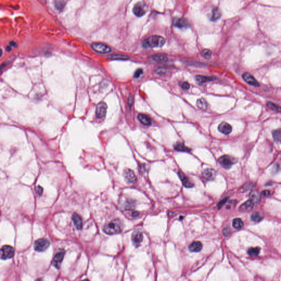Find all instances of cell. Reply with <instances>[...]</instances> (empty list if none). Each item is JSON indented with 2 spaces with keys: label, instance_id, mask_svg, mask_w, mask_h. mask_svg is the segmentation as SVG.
Listing matches in <instances>:
<instances>
[{
  "label": "cell",
  "instance_id": "obj_1",
  "mask_svg": "<svg viewBox=\"0 0 281 281\" xmlns=\"http://www.w3.org/2000/svg\"><path fill=\"white\" fill-rule=\"evenodd\" d=\"M122 225L121 221L118 219L112 220L110 223L104 226L103 231L109 235L117 234L122 232Z\"/></svg>",
  "mask_w": 281,
  "mask_h": 281
},
{
  "label": "cell",
  "instance_id": "obj_2",
  "mask_svg": "<svg viewBox=\"0 0 281 281\" xmlns=\"http://www.w3.org/2000/svg\"><path fill=\"white\" fill-rule=\"evenodd\" d=\"M165 43L164 38L160 36L153 35L143 41L142 45L145 48L161 47Z\"/></svg>",
  "mask_w": 281,
  "mask_h": 281
},
{
  "label": "cell",
  "instance_id": "obj_3",
  "mask_svg": "<svg viewBox=\"0 0 281 281\" xmlns=\"http://www.w3.org/2000/svg\"><path fill=\"white\" fill-rule=\"evenodd\" d=\"M14 250L10 245H4L0 249V259L7 260L13 257Z\"/></svg>",
  "mask_w": 281,
  "mask_h": 281
},
{
  "label": "cell",
  "instance_id": "obj_4",
  "mask_svg": "<svg viewBox=\"0 0 281 281\" xmlns=\"http://www.w3.org/2000/svg\"><path fill=\"white\" fill-rule=\"evenodd\" d=\"M50 242L45 238H40L37 239L35 242L34 249L37 252H41L45 251L50 246Z\"/></svg>",
  "mask_w": 281,
  "mask_h": 281
},
{
  "label": "cell",
  "instance_id": "obj_5",
  "mask_svg": "<svg viewBox=\"0 0 281 281\" xmlns=\"http://www.w3.org/2000/svg\"><path fill=\"white\" fill-rule=\"evenodd\" d=\"M91 47L95 52L101 54H107L111 51L110 47L102 43H93Z\"/></svg>",
  "mask_w": 281,
  "mask_h": 281
},
{
  "label": "cell",
  "instance_id": "obj_6",
  "mask_svg": "<svg viewBox=\"0 0 281 281\" xmlns=\"http://www.w3.org/2000/svg\"><path fill=\"white\" fill-rule=\"evenodd\" d=\"M220 164L225 169H230L236 162V159L228 155H223L219 159Z\"/></svg>",
  "mask_w": 281,
  "mask_h": 281
},
{
  "label": "cell",
  "instance_id": "obj_7",
  "mask_svg": "<svg viewBox=\"0 0 281 281\" xmlns=\"http://www.w3.org/2000/svg\"><path fill=\"white\" fill-rule=\"evenodd\" d=\"M107 111V105L104 102L98 104L96 109V115L99 119H102L106 116Z\"/></svg>",
  "mask_w": 281,
  "mask_h": 281
},
{
  "label": "cell",
  "instance_id": "obj_8",
  "mask_svg": "<svg viewBox=\"0 0 281 281\" xmlns=\"http://www.w3.org/2000/svg\"><path fill=\"white\" fill-rule=\"evenodd\" d=\"M143 233L140 230H136L133 232L132 234V241L135 247H138L140 246L141 242L143 241Z\"/></svg>",
  "mask_w": 281,
  "mask_h": 281
},
{
  "label": "cell",
  "instance_id": "obj_9",
  "mask_svg": "<svg viewBox=\"0 0 281 281\" xmlns=\"http://www.w3.org/2000/svg\"><path fill=\"white\" fill-rule=\"evenodd\" d=\"M65 254V252L64 250H61L56 254V255L53 258L52 261V264L54 267L57 268H59L61 267L62 262L63 259L64 257Z\"/></svg>",
  "mask_w": 281,
  "mask_h": 281
},
{
  "label": "cell",
  "instance_id": "obj_10",
  "mask_svg": "<svg viewBox=\"0 0 281 281\" xmlns=\"http://www.w3.org/2000/svg\"><path fill=\"white\" fill-rule=\"evenodd\" d=\"M124 175L125 177V180L127 183H134L136 180V176L135 174V172L130 169H126L124 170Z\"/></svg>",
  "mask_w": 281,
  "mask_h": 281
},
{
  "label": "cell",
  "instance_id": "obj_11",
  "mask_svg": "<svg viewBox=\"0 0 281 281\" xmlns=\"http://www.w3.org/2000/svg\"><path fill=\"white\" fill-rule=\"evenodd\" d=\"M243 78L248 84L252 85L253 86L259 87L260 86L259 83L257 82V80L255 79L252 75L248 73H245L243 74Z\"/></svg>",
  "mask_w": 281,
  "mask_h": 281
},
{
  "label": "cell",
  "instance_id": "obj_12",
  "mask_svg": "<svg viewBox=\"0 0 281 281\" xmlns=\"http://www.w3.org/2000/svg\"><path fill=\"white\" fill-rule=\"evenodd\" d=\"M174 24L175 27L180 28V29H182V28H186L189 27V23L188 21L185 18H175L174 20Z\"/></svg>",
  "mask_w": 281,
  "mask_h": 281
},
{
  "label": "cell",
  "instance_id": "obj_13",
  "mask_svg": "<svg viewBox=\"0 0 281 281\" xmlns=\"http://www.w3.org/2000/svg\"><path fill=\"white\" fill-rule=\"evenodd\" d=\"M216 171L212 169H207L202 172V176L207 181H212L216 176Z\"/></svg>",
  "mask_w": 281,
  "mask_h": 281
},
{
  "label": "cell",
  "instance_id": "obj_14",
  "mask_svg": "<svg viewBox=\"0 0 281 281\" xmlns=\"http://www.w3.org/2000/svg\"><path fill=\"white\" fill-rule=\"evenodd\" d=\"M133 12L136 16L138 17L143 16L146 13V11L143 7V4L141 2L137 3L133 8Z\"/></svg>",
  "mask_w": 281,
  "mask_h": 281
},
{
  "label": "cell",
  "instance_id": "obj_15",
  "mask_svg": "<svg viewBox=\"0 0 281 281\" xmlns=\"http://www.w3.org/2000/svg\"><path fill=\"white\" fill-rule=\"evenodd\" d=\"M254 202L249 199L245 202L243 204H242L241 207H239V210L242 212H248L252 210L254 205Z\"/></svg>",
  "mask_w": 281,
  "mask_h": 281
},
{
  "label": "cell",
  "instance_id": "obj_16",
  "mask_svg": "<svg viewBox=\"0 0 281 281\" xmlns=\"http://www.w3.org/2000/svg\"><path fill=\"white\" fill-rule=\"evenodd\" d=\"M218 129L220 132L225 135L230 134L232 130L231 125L226 122H221L219 126Z\"/></svg>",
  "mask_w": 281,
  "mask_h": 281
},
{
  "label": "cell",
  "instance_id": "obj_17",
  "mask_svg": "<svg viewBox=\"0 0 281 281\" xmlns=\"http://www.w3.org/2000/svg\"><path fill=\"white\" fill-rule=\"evenodd\" d=\"M178 175L179 178H180L181 180L183 183V186L187 188H191L193 187L194 185L191 182L188 178L186 176V175L183 174V172L181 171H179L178 173Z\"/></svg>",
  "mask_w": 281,
  "mask_h": 281
},
{
  "label": "cell",
  "instance_id": "obj_18",
  "mask_svg": "<svg viewBox=\"0 0 281 281\" xmlns=\"http://www.w3.org/2000/svg\"><path fill=\"white\" fill-rule=\"evenodd\" d=\"M72 220L77 230H80L82 228V219L77 214V213L73 214V215L72 216Z\"/></svg>",
  "mask_w": 281,
  "mask_h": 281
},
{
  "label": "cell",
  "instance_id": "obj_19",
  "mask_svg": "<svg viewBox=\"0 0 281 281\" xmlns=\"http://www.w3.org/2000/svg\"><path fill=\"white\" fill-rule=\"evenodd\" d=\"M138 119L141 124L146 126L151 124L152 120L151 118L144 114H140L138 115Z\"/></svg>",
  "mask_w": 281,
  "mask_h": 281
},
{
  "label": "cell",
  "instance_id": "obj_20",
  "mask_svg": "<svg viewBox=\"0 0 281 281\" xmlns=\"http://www.w3.org/2000/svg\"><path fill=\"white\" fill-rule=\"evenodd\" d=\"M203 245L200 242H194L189 246V249L192 252H199L202 249Z\"/></svg>",
  "mask_w": 281,
  "mask_h": 281
},
{
  "label": "cell",
  "instance_id": "obj_21",
  "mask_svg": "<svg viewBox=\"0 0 281 281\" xmlns=\"http://www.w3.org/2000/svg\"><path fill=\"white\" fill-rule=\"evenodd\" d=\"M152 59L156 63H164L167 61V57L165 54H159L152 56Z\"/></svg>",
  "mask_w": 281,
  "mask_h": 281
},
{
  "label": "cell",
  "instance_id": "obj_22",
  "mask_svg": "<svg viewBox=\"0 0 281 281\" xmlns=\"http://www.w3.org/2000/svg\"><path fill=\"white\" fill-rule=\"evenodd\" d=\"M175 149L178 151L185 152H189L191 149L188 148L183 143L181 142H178L174 146Z\"/></svg>",
  "mask_w": 281,
  "mask_h": 281
},
{
  "label": "cell",
  "instance_id": "obj_23",
  "mask_svg": "<svg viewBox=\"0 0 281 281\" xmlns=\"http://www.w3.org/2000/svg\"><path fill=\"white\" fill-rule=\"evenodd\" d=\"M197 106L199 109L201 110H206L208 108L207 102L204 98L198 99L197 101Z\"/></svg>",
  "mask_w": 281,
  "mask_h": 281
},
{
  "label": "cell",
  "instance_id": "obj_24",
  "mask_svg": "<svg viewBox=\"0 0 281 281\" xmlns=\"http://www.w3.org/2000/svg\"><path fill=\"white\" fill-rule=\"evenodd\" d=\"M197 81L200 83H204V82L211 81L215 79V77H205L203 75H197L196 77Z\"/></svg>",
  "mask_w": 281,
  "mask_h": 281
},
{
  "label": "cell",
  "instance_id": "obj_25",
  "mask_svg": "<svg viewBox=\"0 0 281 281\" xmlns=\"http://www.w3.org/2000/svg\"><path fill=\"white\" fill-rule=\"evenodd\" d=\"M221 16V13L220 12V9L216 7L214 8L212 11V16L211 17V20L212 21H216L218 20V19L220 18Z\"/></svg>",
  "mask_w": 281,
  "mask_h": 281
},
{
  "label": "cell",
  "instance_id": "obj_26",
  "mask_svg": "<svg viewBox=\"0 0 281 281\" xmlns=\"http://www.w3.org/2000/svg\"><path fill=\"white\" fill-rule=\"evenodd\" d=\"M250 199L254 203H258L260 200V196L256 191H253L249 194Z\"/></svg>",
  "mask_w": 281,
  "mask_h": 281
},
{
  "label": "cell",
  "instance_id": "obj_27",
  "mask_svg": "<svg viewBox=\"0 0 281 281\" xmlns=\"http://www.w3.org/2000/svg\"><path fill=\"white\" fill-rule=\"evenodd\" d=\"M232 223H233V227L236 229H240L243 226V222L239 218L234 219Z\"/></svg>",
  "mask_w": 281,
  "mask_h": 281
},
{
  "label": "cell",
  "instance_id": "obj_28",
  "mask_svg": "<svg viewBox=\"0 0 281 281\" xmlns=\"http://www.w3.org/2000/svg\"><path fill=\"white\" fill-rule=\"evenodd\" d=\"M272 135L275 141L277 142H280L281 138V132L280 129L273 131Z\"/></svg>",
  "mask_w": 281,
  "mask_h": 281
},
{
  "label": "cell",
  "instance_id": "obj_29",
  "mask_svg": "<svg viewBox=\"0 0 281 281\" xmlns=\"http://www.w3.org/2000/svg\"><path fill=\"white\" fill-rule=\"evenodd\" d=\"M260 248L259 247L256 248H251L248 250V254L251 256H257L260 253Z\"/></svg>",
  "mask_w": 281,
  "mask_h": 281
},
{
  "label": "cell",
  "instance_id": "obj_30",
  "mask_svg": "<svg viewBox=\"0 0 281 281\" xmlns=\"http://www.w3.org/2000/svg\"><path fill=\"white\" fill-rule=\"evenodd\" d=\"M267 106H268V108H270V109H272L273 111H281V108L280 107L277 105L276 104L273 103L272 102H268L267 103Z\"/></svg>",
  "mask_w": 281,
  "mask_h": 281
},
{
  "label": "cell",
  "instance_id": "obj_31",
  "mask_svg": "<svg viewBox=\"0 0 281 281\" xmlns=\"http://www.w3.org/2000/svg\"><path fill=\"white\" fill-rule=\"evenodd\" d=\"M252 220L255 222H259L262 220L263 216L261 215L259 212H254L252 215Z\"/></svg>",
  "mask_w": 281,
  "mask_h": 281
},
{
  "label": "cell",
  "instance_id": "obj_32",
  "mask_svg": "<svg viewBox=\"0 0 281 281\" xmlns=\"http://www.w3.org/2000/svg\"><path fill=\"white\" fill-rule=\"evenodd\" d=\"M111 59L115 60H127L129 57L127 56H123V55H119V54H114L111 56Z\"/></svg>",
  "mask_w": 281,
  "mask_h": 281
},
{
  "label": "cell",
  "instance_id": "obj_33",
  "mask_svg": "<svg viewBox=\"0 0 281 281\" xmlns=\"http://www.w3.org/2000/svg\"><path fill=\"white\" fill-rule=\"evenodd\" d=\"M212 51L209 50H208V49H205V50H204L202 52V55L204 58H205V59H210L212 57Z\"/></svg>",
  "mask_w": 281,
  "mask_h": 281
},
{
  "label": "cell",
  "instance_id": "obj_34",
  "mask_svg": "<svg viewBox=\"0 0 281 281\" xmlns=\"http://www.w3.org/2000/svg\"><path fill=\"white\" fill-rule=\"evenodd\" d=\"M142 73H143V70L142 69H138L136 71L135 75H134V77L136 78H138L140 77Z\"/></svg>",
  "mask_w": 281,
  "mask_h": 281
},
{
  "label": "cell",
  "instance_id": "obj_35",
  "mask_svg": "<svg viewBox=\"0 0 281 281\" xmlns=\"http://www.w3.org/2000/svg\"><path fill=\"white\" fill-rule=\"evenodd\" d=\"M181 86H182V88H183V90H187L189 88V85L188 82H183Z\"/></svg>",
  "mask_w": 281,
  "mask_h": 281
},
{
  "label": "cell",
  "instance_id": "obj_36",
  "mask_svg": "<svg viewBox=\"0 0 281 281\" xmlns=\"http://www.w3.org/2000/svg\"><path fill=\"white\" fill-rule=\"evenodd\" d=\"M262 195L264 196L265 197H268V196H270V191H268V190H265V191H264L262 192Z\"/></svg>",
  "mask_w": 281,
  "mask_h": 281
},
{
  "label": "cell",
  "instance_id": "obj_37",
  "mask_svg": "<svg viewBox=\"0 0 281 281\" xmlns=\"http://www.w3.org/2000/svg\"><path fill=\"white\" fill-rule=\"evenodd\" d=\"M226 200H227V198L223 199V200H222L221 201H220V202L219 203V204H218V207H219V208H221V207H223V205L225 203Z\"/></svg>",
  "mask_w": 281,
  "mask_h": 281
},
{
  "label": "cell",
  "instance_id": "obj_38",
  "mask_svg": "<svg viewBox=\"0 0 281 281\" xmlns=\"http://www.w3.org/2000/svg\"><path fill=\"white\" fill-rule=\"evenodd\" d=\"M37 191H38V193L41 195V194H42V193H43V188H42V187H40V186H39V187H37Z\"/></svg>",
  "mask_w": 281,
  "mask_h": 281
},
{
  "label": "cell",
  "instance_id": "obj_39",
  "mask_svg": "<svg viewBox=\"0 0 281 281\" xmlns=\"http://www.w3.org/2000/svg\"><path fill=\"white\" fill-rule=\"evenodd\" d=\"M132 215H133V218H137V217H138V215H139V213H138V212H133Z\"/></svg>",
  "mask_w": 281,
  "mask_h": 281
},
{
  "label": "cell",
  "instance_id": "obj_40",
  "mask_svg": "<svg viewBox=\"0 0 281 281\" xmlns=\"http://www.w3.org/2000/svg\"><path fill=\"white\" fill-rule=\"evenodd\" d=\"M10 45L13 47H17V45L16 43H14V42H11L10 43Z\"/></svg>",
  "mask_w": 281,
  "mask_h": 281
},
{
  "label": "cell",
  "instance_id": "obj_41",
  "mask_svg": "<svg viewBox=\"0 0 281 281\" xmlns=\"http://www.w3.org/2000/svg\"><path fill=\"white\" fill-rule=\"evenodd\" d=\"M2 50L1 49H0V57L2 55Z\"/></svg>",
  "mask_w": 281,
  "mask_h": 281
},
{
  "label": "cell",
  "instance_id": "obj_42",
  "mask_svg": "<svg viewBox=\"0 0 281 281\" xmlns=\"http://www.w3.org/2000/svg\"><path fill=\"white\" fill-rule=\"evenodd\" d=\"M43 1H44V0H43Z\"/></svg>",
  "mask_w": 281,
  "mask_h": 281
}]
</instances>
